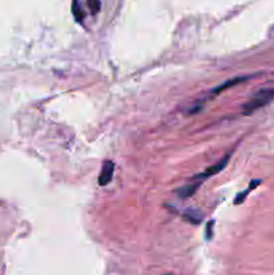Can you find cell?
<instances>
[{"label": "cell", "instance_id": "cell-7", "mask_svg": "<svg viewBox=\"0 0 274 275\" xmlns=\"http://www.w3.org/2000/svg\"><path fill=\"white\" fill-rule=\"evenodd\" d=\"M184 219L188 221H191V223H194V224H199L202 220V216L199 212L196 211H187L186 214H184Z\"/></svg>", "mask_w": 274, "mask_h": 275}, {"label": "cell", "instance_id": "cell-3", "mask_svg": "<svg viewBox=\"0 0 274 275\" xmlns=\"http://www.w3.org/2000/svg\"><path fill=\"white\" fill-rule=\"evenodd\" d=\"M114 162L113 161H105L103 164V169H101V173H100V177H98V183L100 185H108L109 183L112 182L113 179V173H114Z\"/></svg>", "mask_w": 274, "mask_h": 275}, {"label": "cell", "instance_id": "cell-1", "mask_svg": "<svg viewBox=\"0 0 274 275\" xmlns=\"http://www.w3.org/2000/svg\"><path fill=\"white\" fill-rule=\"evenodd\" d=\"M274 99V89H262L258 93L253 95V98L249 99L247 102L243 105V114L249 116V114L254 113L255 110L264 108L265 105H268Z\"/></svg>", "mask_w": 274, "mask_h": 275}, {"label": "cell", "instance_id": "cell-2", "mask_svg": "<svg viewBox=\"0 0 274 275\" xmlns=\"http://www.w3.org/2000/svg\"><path fill=\"white\" fill-rule=\"evenodd\" d=\"M230 156L231 154H226L225 157L220 158L219 161L216 162V164H214V165H211V167L207 168L205 172L199 173V175H196V176L192 177L191 182H203V180H206L207 177L215 176V175H218L219 172H222V171L227 167L229 161H230Z\"/></svg>", "mask_w": 274, "mask_h": 275}, {"label": "cell", "instance_id": "cell-4", "mask_svg": "<svg viewBox=\"0 0 274 275\" xmlns=\"http://www.w3.org/2000/svg\"><path fill=\"white\" fill-rule=\"evenodd\" d=\"M199 185H201V182H190L184 187L176 189V195L179 197H181V199H188V197H191L195 193L196 189L199 188Z\"/></svg>", "mask_w": 274, "mask_h": 275}, {"label": "cell", "instance_id": "cell-6", "mask_svg": "<svg viewBox=\"0 0 274 275\" xmlns=\"http://www.w3.org/2000/svg\"><path fill=\"white\" fill-rule=\"evenodd\" d=\"M261 184V180H254V182H251L250 183V185H249V188L246 189V191H243V192H240V193H238L237 195V197H235V204H240L242 202H245V199H246V196L249 195L250 192L253 191L257 185H260Z\"/></svg>", "mask_w": 274, "mask_h": 275}, {"label": "cell", "instance_id": "cell-9", "mask_svg": "<svg viewBox=\"0 0 274 275\" xmlns=\"http://www.w3.org/2000/svg\"><path fill=\"white\" fill-rule=\"evenodd\" d=\"M73 14L75 16V19L81 22V19L83 18V12L81 11L79 8V4H78V0H73Z\"/></svg>", "mask_w": 274, "mask_h": 275}, {"label": "cell", "instance_id": "cell-8", "mask_svg": "<svg viewBox=\"0 0 274 275\" xmlns=\"http://www.w3.org/2000/svg\"><path fill=\"white\" fill-rule=\"evenodd\" d=\"M88 1L89 8L92 14H98V11L101 8V0H86Z\"/></svg>", "mask_w": 274, "mask_h": 275}, {"label": "cell", "instance_id": "cell-5", "mask_svg": "<svg viewBox=\"0 0 274 275\" xmlns=\"http://www.w3.org/2000/svg\"><path fill=\"white\" fill-rule=\"evenodd\" d=\"M246 79H247L246 77H240V78L229 79V81H226V82H223L222 85H219V86H218L216 89H214V90L211 92V95H218L220 92H223V90L231 88V86H235V85H238L240 82H243V81H246ZM211 95H210V97H211Z\"/></svg>", "mask_w": 274, "mask_h": 275}, {"label": "cell", "instance_id": "cell-10", "mask_svg": "<svg viewBox=\"0 0 274 275\" xmlns=\"http://www.w3.org/2000/svg\"><path fill=\"white\" fill-rule=\"evenodd\" d=\"M214 220H210L207 223V227H206V239L207 241H210L211 238H212V232H214Z\"/></svg>", "mask_w": 274, "mask_h": 275}]
</instances>
